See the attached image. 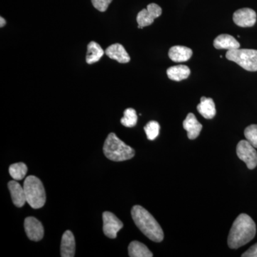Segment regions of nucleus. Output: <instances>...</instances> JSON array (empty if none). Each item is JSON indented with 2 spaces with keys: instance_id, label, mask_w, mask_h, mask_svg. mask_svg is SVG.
Wrapping results in <instances>:
<instances>
[{
  "instance_id": "f257e3e1",
  "label": "nucleus",
  "mask_w": 257,
  "mask_h": 257,
  "mask_svg": "<svg viewBox=\"0 0 257 257\" xmlns=\"http://www.w3.org/2000/svg\"><path fill=\"white\" fill-rule=\"evenodd\" d=\"M256 233V224L246 214H241L234 221L228 237V246L231 248H239L251 241Z\"/></svg>"
},
{
  "instance_id": "f03ea898",
  "label": "nucleus",
  "mask_w": 257,
  "mask_h": 257,
  "mask_svg": "<svg viewBox=\"0 0 257 257\" xmlns=\"http://www.w3.org/2000/svg\"><path fill=\"white\" fill-rule=\"evenodd\" d=\"M131 214L134 222L147 237L155 242H161L164 239L163 230L146 209L135 205L132 209Z\"/></svg>"
},
{
  "instance_id": "7ed1b4c3",
  "label": "nucleus",
  "mask_w": 257,
  "mask_h": 257,
  "mask_svg": "<svg viewBox=\"0 0 257 257\" xmlns=\"http://www.w3.org/2000/svg\"><path fill=\"white\" fill-rule=\"evenodd\" d=\"M103 152L106 158L114 162L131 160L135 155V150L121 141L114 133L108 135L104 142Z\"/></svg>"
},
{
  "instance_id": "20e7f679",
  "label": "nucleus",
  "mask_w": 257,
  "mask_h": 257,
  "mask_svg": "<svg viewBox=\"0 0 257 257\" xmlns=\"http://www.w3.org/2000/svg\"><path fill=\"white\" fill-rule=\"evenodd\" d=\"M23 187L29 205L33 209L43 207L46 202V193L41 180L35 176H28Z\"/></svg>"
},
{
  "instance_id": "39448f33",
  "label": "nucleus",
  "mask_w": 257,
  "mask_h": 257,
  "mask_svg": "<svg viewBox=\"0 0 257 257\" xmlns=\"http://www.w3.org/2000/svg\"><path fill=\"white\" fill-rule=\"evenodd\" d=\"M226 57L239 64L245 70L249 72L257 71V50L248 49H236L227 51Z\"/></svg>"
},
{
  "instance_id": "423d86ee",
  "label": "nucleus",
  "mask_w": 257,
  "mask_h": 257,
  "mask_svg": "<svg viewBox=\"0 0 257 257\" xmlns=\"http://www.w3.org/2000/svg\"><path fill=\"white\" fill-rule=\"evenodd\" d=\"M236 155L242 160L249 170L257 166V152L247 140H241L236 146Z\"/></svg>"
},
{
  "instance_id": "0eeeda50",
  "label": "nucleus",
  "mask_w": 257,
  "mask_h": 257,
  "mask_svg": "<svg viewBox=\"0 0 257 257\" xmlns=\"http://www.w3.org/2000/svg\"><path fill=\"white\" fill-rule=\"evenodd\" d=\"M102 219L104 234L110 239H115L118 231L122 229L124 224L113 213L109 211L103 213Z\"/></svg>"
},
{
  "instance_id": "6e6552de",
  "label": "nucleus",
  "mask_w": 257,
  "mask_h": 257,
  "mask_svg": "<svg viewBox=\"0 0 257 257\" xmlns=\"http://www.w3.org/2000/svg\"><path fill=\"white\" fill-rule=\"evenodd\" d=\"M162 13V8L158 5L152 3L147 7V9H143L138 13L137 22L142 28L150 26L154 23L155 19L161 16Z\"/></svg>"
},
{
  "instance_id": "1a4fd4ad",
  "label": "nucleus",
  "mask_w": 257,
  "mask_h": 257,
  "mask_svg": "<svg viewBox=\"0 0 257 257\" xmlns=\"http://www.w3.org/2000/svg\"><path fill=\"white\" fill-rule=\"evenodd\" d=\"M234 23L241 28L253 27L256 22V13L250 8L236 10L233 15Z\"/></svg>"
},
{
  "instance_id": "9d476101",
  "label": "nucleus",
  "mask_w": 257,
  "mask_h": 257,
  "mask_svg": "<svg viewBox=\"0 0 257 257\" xmlns=\"http://www.w3.org/2000/svg\"><path fill=\"white\" fill-rule=\"evenodd\" d=\"M25 232L29 239L34 241H40L44 236L43 225L36 218L29 216L25 220Z\"/></svg>"
},
{
  "instance_id": "9b49d317",
  "label": "nucleus",
  "mask_w": 257,
  "mask_h": 257,
  "mask_svg": "<svg viewBox=\"0 0 257 257\" xmlns=\"http://www.w3.org/2000/svg\"><path fill=\"white\" fill-rule=\"evenodd\" d=\"M8 188L10 189L13 204L17 207H23L27 202L26 194L23 186L20 185L17 180L14 179L8 183Z\"/></svg>"
},
{
  "instance_id": "f8f14e48",
  "label": "nucleus",
  "mask_w": 257,
  "mask_h": 257,
  "mask_svg": "<svg viewBox=\"0 0 257 257\" xmlns=\"http://www.w3.org/2000/svg\"><path fill=\"white\" fill-rule=\"evenodd\" d=\"M183 127L187 132L189 140H195L199 136L202 130V125L198 121L195 115L189 113L183 121Z\"/></svg>"
},
{
  "instance_id": "ddd939ff",
  "label": "nucleus",
  "mask_w": 257,
  "mask_h": 257,
  "mask_svg": "<svg viewBox=\"0 0 257 257\" xmlns=\"http://www.w3.org/2000/svg\"><path fill=\"white\" fill-rule=\"evenodd\" d=\"M76 243L74 236L72 231L67 230L62 235L61 242V256L73 257L75 254Z\"/></svg>"
},
{
  "instance_id": "4468645a",
  "label": "nucleus",
  "mask_w": 257,
  "mask_h": 257,
  "mask_svg": "<svg viewBox=\"0 0 257 257\" xmlns=\"http://www.w3.org/2000/svg\"><path fill=\"white\" fill-rule=\"evenodd\" d=\"M105 54L111 60L117 61L121 64L128 63L130 61V57L122 45L119 43L111 45L106 48Z\"/></svg>"
},
{
  "instance_id": "2eb2a0df",
  "label": "nucleus",
  "mask_w": 257,
  "mask_h": 257,
  "mask_svg": "<svg viewBox=\"0 0 257 257\" xmlns=\"http://www.w3.org/2000/svg\"><path fill=\"white\" fill-rule=\"evenodd\" d=\"M214 47L217 50H227L229 51L239 49L240 44L234 37L224 34V35H219L214 40Z\"/></svg>"
},
{
  "instance_id": "dca6fc26",
  "label": "nucleus",
  "mask_w": 257,
  "mask_h": 257,
  "mask_svg": "<svg viewBox=\"0 0 257 257\" xmlns=\"http://www.w3.org/2000/svg\"><path fill=\"white\" fill-rule=\"evenodd\" d=\"M197 110L205 119H212L215 116L216 113L214 100L211 98L202 96L200 103L197 105Z\"/></svg>"
},
{
  "instance_id": "f3484780",
  "label": "nucleus",
  "mask_w": 257,
  "mask_h": 257,
  "mask_svg": "<svg viewBox=\"0 0 257 257\" xmlns=\"http://www.w3.org/2000/svg\"><path fill=\"white\" fill-rule=\"evenodd\" d=\"M192 50L184 46H174L169 51V57L175 62H187L192 57Z\"/></svg>"
},
{
  "instance_id": "a211bd4d",
  "label": "nucleus",
  "mask_w": 257,
  "mask_h": 257,
  "mask_svg": "<svg viewBox=\"0 0 257 257\" xmlns=\"http://www.w3.org/2000/svg\"><path fill=\"white\" fill-rule=\"evenodd\" d=\"M167 74L171 80L180 82L188 78L190 74V69L186 65L174 66L167 69Z\"/></svg>"
},
{
  "instance_id": "6ab92c4d",
  "label": "nucleus",
  "mask_w": 257,
  "mask_h": 257,
  "mask_svg": "<svg viewBox=\"0 0 257 257\" xmlns=\"http://www.w3.org/2000/svg\"><path fill=\"white\" fill-rule=\"evenodd\" d=\"M105 53L99 44L96 42H89L87 46V56L86 62L87 64H92L100 60L102 56Z\"/></svg>"
},
{
  "instance_id": "aec40b11",
  "label": "nucleus",
  "mask_w": 257,
  "mask_h": 257,
  "mask_svg": "<svg viewBox=\"0 0 257 257\" xmlns=\"http://www.w3.org/2000/svg\"><path fill=\"white\" fill-rule=\"evenodd\" d=\"M128 256L131 257H152L153 253L144 243L138 241H133L128 247Z\"/></svg>"
},
{
  "instance_id": "412c9836",
  "label": "nucleus",
  "mask_w": 257,
  "mask_h": 257,
  "mask_svg": "<svg viewBox=\"0 0 257 257\" xmlns=\"http://www.w3.org/2000/svg\"><path fill=\"white\" fill-rule=\"evenodd\" d=\"M10 175L13 179L17 181L25 178L28 172V167L23 162L13 164L9 168Z\"/></svg>"
},
{
  "instance_id": "4be33fe9",
  "label": "nucleus",
  "mask_w": 257,
  "mask_h": 257,
  "mask_svg": "<svg viewBox=\"0 0 257 257\" xmlns=\"http://www.w3.org/2000/svg\"><path fill=\"white\" fill-rule=\"evenodd\" d=\"M138 115L133 108H128L124 111V116L121 119V123L126 127H134L138 123Z\"/></svg>"
},
{
  "instance_id": "5701e85b",
  "label": "nucleus",
  "mask_w": 257,
  "mask_h": 257,
  "mask_svg": "<svg viewBox=\"0 0 257 257\" xmlns=\"http://www.w3.org/2000/svg\"><path fill=\"white\" fill-rule=\"evenodd\" d=\"M160 125L156 121H151L145 126V131L149 140H155L160 134Z\"/></svg>"
},
{
  "instance_id": "b1692460",
  "label": "nucleus",
  "mask_w": 257,
  "mask_h": 257,
  "mask_svg": "<svg viewBox=\"0 0 257 257\" xmlns=\"http://www.w3.org/2000/svg\"><path fill=\"white\" fill-rule=\"evenodd\" d=\"M244 136L248 143L257 149V124H251L245 128Z\"/></svg>"
},
{
  "instance_id": "393cba45",
  "label": "nucleus",
  "mask_w": 257,
  "mask_h": 257,
  "mask_svg": "<svg viewBox=\"0 0 257 257\" xmlns=\"http://www.w3.org/2000/svg\"><path fill=\"white\" fill-rule=\"evenodd\" d=\"M112 0H92L93 6L99 11L105 12Z\"/></svg>"
},
{
  "instance_id": "a878e982",
  "label": "nucleus",
  "mask_w": 257,
  "mask_h": 257,
  "mask_svg": "<svg viewBox=\"0 0 257 257\" xmlns=\"http://www.w3.org/2000/svg\"><path fill=\"white\" fill-rule=\"evenodd\" d=\"M242 257H257V243L251 246V247L248 248L247 251H245L243 254H241Z\"/></svg>"
},
{
  "instance_id": "bb28decb",
  "label": "nucleus",
  "mask_w": 257,
  "mask_h": 257,
  "mask_svg": "<svg viewBox=\"0 0 257 257\" xmlns=\"http://www.w3.org/2000/svg\"><path fill=\"white\" fill-rule=\"evenodd\" d=\"M0 21H1V23H0V27L1 28H3V27L5 26V25H6V21H5V20L3 18H0Z\"/></svg>"
}]
</instances>
